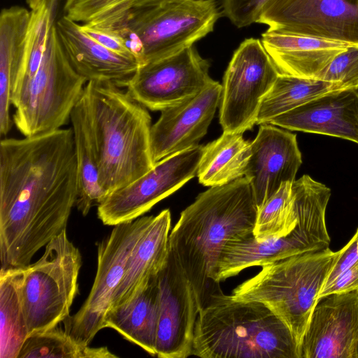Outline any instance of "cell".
<instances>
[{
  "instance_id": "obj_29",
  "label": "cell",
  "mask_w": 358,
  "mask_h": 358,
  "mask_svg": "<svg viewBox=\"0 0 358 358\" xmlns=\"http://www.w3.org/2000/svg\"><path fill=\"white\" fill-rule=\"evenodd\" d=\"M107 347L81 343L57 327L28 336L17 358H115Z\"/></svg>"
},
{
  "instance_id": "obj_6",
  "label": "cell",
  "mask_w": 358,
  "mask_h": 358,
  "mask_svg": "<svg viewBox=\"0 0 358 358\" xmlns=\"http://www.w3.org/2000/svg\"><path fill=\"white\" fill-rule=\"evenodd\" d=\"M339 250L329 248L284 258L262 266L231 296L266 305L289 328L299 346L319 294Z\"/></svg>"
},
{
  "instance_id": "obj_21",
  "label": "cell",
  "mask_w": 358,
  "mask_h": 358,
  "mask_svg": "<svg viewBox=\"0 0 358 358\" xmlns=\"http://www.w3.org/2000/svg\"><path fill=\"white\" fill-rule=\"evenodd\" d=\"M317 250H320V247L317 240L300 227L284 236L259 241L251 235L231 241L224 245L220 255L216 281L220 283L248 267L263 266L293 255Z\"/></svg>"
},
{
  "instance_id": "obj_1",
  "label": "cell",
  "mask_w": 358,
  "mask_h": 358,
  "mask_svg": "<svg viewBox=\"0 0 358 358\" xmlns=\"http://www.w3.org/2000/svg\"><path fill=\"white\" fill-rule=\"evenodd\" d=\"M78 196L71 128L0 143L1 269L23 268L66 230Z\"/></svg>"
},
{
  "instance_id": "obj_16",
  "label": "cell",
  "mask_w": 358,
  "mask_h": 358,
  "mask_svg": "<svg viewBox=\"0 0 358 358\" xmlns=\"http://www.w3.org/2000/svg\"><path fill=\"white\" fill-rule=\"evenodd\" d=\"M222 85L214 80L190 99L161 111L150 129L154 163L198 145L220 105Z\"/></svg>"
},
{
  "instance_id": "obj_31",
  "label": "cell",
  "mask_w": 358,
  "mask_h": 358,
  "mask_svg": "<svg viewBox=\"0 0 358 358\" xmlns=\"http://www.w3.org/2000/svg\"><path fill=\"white\" fill-rule=\"evenodd\" d=\"M134 0H66L63 15L80 24L115 14Z\"/></svg>"
},
{
  "instance_id": "obj_18",
  "label": "cell",
  "mask_w": 358,
  "mask_h": 358,
  "mask_svg": "<svg viewBox=\"0 0 358 358\" xmlns=\"http://www.w3.org/2000/svg\"><path fill=\"white\" fill-rule=\"evenodd\" d=\"M268 124L358 144V91L343 89L322 94L275 117Z\"/></svg>"
},
{
  "instance_id": "obj_27",
  "label": "cell",
  "mask_w": 358,
  "mask_h": 358,
  "mask_svg": "<svg viewBox=\"0 0 358 358\" xmlns=\"http://www.w3.org/2000/svg\"><path fill=\"white\" fill-rule=\"evenodd\" d=\"M23 270L1 269L0 358H17L29 336L20 292Z\"/></svg>"
},
{
  "instance_id": "obj_32",
  "label": "cell",
  "mask_w": 358,
  "mask_h": 358,
  "mask_svg": "<svg viewBox=\"0 0 358 358\" xmlns=\"http://www.w3.org/2000/svg\"><path fill=\"white\" fill-rule=\"evenodd\" d=\"M317 79L338 83L344 89L358 90V45L336 55Z\"/></svg>"
},
{
  "instance_id": "obj_36",
  "label": "cell",
  "mask_w": 358,
  "mask_h": 358,
  "mask_svg": "<svg viewBox=\"0 0 358 358\" xmlns=\"http://www.w3.org/2000/svg\"><path fill=\"white\" fill-rule=\"evenodd\" d=\"M358 289V262L348 268L330 284L323 287L319 299L334 293L349 292Z\"/></svg>"
},
{
  "instance_id": "obj_30",
  "label": "cell",
  "mask_w": 358,
  "mask_h": 358,
  "mask_svg": "<svg viewBox=\"0 0 358 358\" xmlns=\"http://www.w3.org/2000/svg\"><path fill=\"white\" fill-rule=\"evenodd\" d=\"M290 182L281 184L278 189L257 209L253 235L259 241L280 237L289 234L298 220L296 203Z\"/></svg>"
},
{
  "instance_id": "obj_13",
  "label": "cell",
  "mask_w": 358,
  "mask_h": 358,
  "mask_svg": "<svg viewBox=\"0 0 358 358\" xmlns=\"http://www.w3.org/2000/svg\"><path fill=\"white\" fill-rule=\"evenodd\" d=\"M257 22L271 29L358 43L356 0H268Z\"/></svg>"
},
{
  "instance_id": "obj_17",
  "label": "cell",
  "mask_w": 358,
  "mask_h": 358,
  "mask_svg": "<svg viewBox=\"0 0 358 358\" xmlns=\"http://www.w3.org/2000/svg\"><path fill=\"white\" fill-rule=\"evenodd\" d=\"M302 164L296 135L263 124L251 142L245 176L251 185L257 209L285 182H293Z\"/></svg>"
},
{
  "instance_id": "obj_23",
  "label": "cell",
  "mask_w": 358,
  "mask_h": 358,
  "mask_svg": "<svg viewBox=\"0 0 358 358\" xmlns=\"http://www.w3.org/2000/svg\"><path fill=\"white\" fill-rule=\"evenodd\" d=\"M171 222L169 209L153 217L127 260L110 309L128 301L145 282L163 268L169 253Z\"/></svg>"
},
{
  "instance_id": "obj_35",
  "label": "cell",
  "mask_w": 358,
  "mask_h": 358,
  "mask_svg": "<svg viewBox=\"0 0 358 358\" xmlns=\"http://www.w3.org/2000/svg\"><path fill=\"white\" fill-rule=\"evenodd\" d=\"M81 28L90 37L106 48L122 55L135 57L126 42L120 36L88 24H81Z\"/></svg>"
},
{
  "instance_id": "obj_5",
  "label": "cell",
  "mask_w": 358,
  "mask_h": 358,
  "mask_svg": "<svg viewBox=\"0 0 358 358\" xmlns=\"http://www.w3.org/2000/svg\"><path fill=\"white\" fill-rule=\"evenodd\" d=\"M220 15L217 0H134L86 24L122 38L141 66L193 45L213 30Z\"/></svg>"
},
{
  "instance_id": "obj_11",
  "label": "cell",
  "mask_w": 358,
  "mask_h": 358,
  "mask_svg": "<svg viewBox=\"0 0 358 358\" xmlns=\"http://www.w3.org/2000/svg\"><path fill=\"white\" fill-rule=\"evenodd\" d=\"M203 150L198 145L155 163L143 176L106 196L97 206L99 219L115 226L141 217L195 176Z\"/></svg>"
},
{
  "instance_id": "obj_7",
  "label": "cell",
  "mask_w": 358,
  "mask_h": 358,
  "mask_svg": "<svg viewBox=\"0 0 358 358\" xmlns=\"http://www.w3.org/2000/svg\"><path fill=\"white\" fill-rule=\"evenodd\" d=\"M87 83L67 58L54 24L38 69L12 93L13 123L24 136L61 129L70 120Z\"/></svg>"
},
{
  "instance_id": "obj_22",
  "label": "cell",
  "mask_w": 358,
  "mask_h": 358,
  "mask_svg": "<svg viewBox=\"0 0 358 358\" xmlns=\"http://www.w3.org/2000/svg\"><path fill=\"white\" fill-rule=\"evenodd\" d=\"M31 10L20 6L4 8L0 15V134L13 125L11 95L28 61L27 31Z\"/></svg>"
},
{
  "instance_id": "obj_3",
  "label": "cell",
  "mask_w": 358,
  "mask_h": 358,
  "mask_svg": "<svg viewBox=\"0 0 358 358\" xmlns=\"http://www.w3.org/2000/svg\"><path fill=\"white\" fill-rule=\"evenodd\" d=\"M83 96L105 196L133 182L155 165L147 108L115 83L90 80Z\"/></svg>"
},
{
  "instance_id": "obj_38",
  "label": "cell",
  "mask_w": 358,
  "mask_h": 358,
  "mask_svg": "<svg viewBox=\"0 0 358 358\" xmlns=\"http://www.w3.org/2000/svg\"><path fill=\"white\" fill-rule=\"evenodd\" d=\"M357 4L358 5V0H356Z\"/></svg>"
},
{
  "instance_id": "obj_9",
  "label": "cell",
  "mask_w": 358,
  "mask_h": 358,
  "mask_svg": "<svg viewBox=\"0 0 358 358\" xmlns=\"http://www.w3.org/2000/svg\"><path fill=\"white\" fill-rule=\"evenodd\" d=\"M153 217H139L115 225L98 245L97 269L90 292L80 310L63 322L65 331L77 341L90 345L106 328V318L127 260Z\"/></svg>"
},
{
  "instance_id": "obj_8",
  "label": "cell",
  "mask_w": 358,
  "mask_h": 358,
  "mask_svg": "<svg viewBox=\"0 0 358 358\" xmlns=\"http://www.w3.org/2000/svg\"><path fill=\"white\" fill-rule=\"evenodd\" d=\"M82 263L66 229L45 245L38 260L24 268L20 292L29 336L55 328L69 316Z\"/></svg>"
},
{
  "instance_id": "obj_2",
  "label": "cell",
  "mask_w": 358,
  "mask_h": 358,
  "mask_svg": "<svg viewBox=\"0 0 358 358\" xmlns=\"http://www.w3.org/2000/svg\"><path fill=\"white\" fill-rule=\"evenodd\" d=\"M257 214L245 176L210 187L180 213L169 234V248L189 281L200 310L223 293L215 278L223 248L253 235Z\"/></svg>"
},
{
  "instance_id": "obj_24",
  "label": "cell",
  "mask_w": 358,
  "mask_h": 358,
  "mask_svg": "<svg viewBox=\"0 0 358 358\" xmlns=\"http://www.w3.org/2000/svg\"><path fill=\"white\" fill-rule=\"evenodd\" d=\"M159 315V286L157 274L128 301L112 308L107 314L105 325L154 356Z\"/></svg>"
},
{
  "instance_id": "obj_12",
  "label": "cell",
  "mask_w": 358,
  "mask_h": 358,
  "mask_svg": "<svg viewBox=\"0 0 358 358\" xmlns=\"http://www.w3.org/2000/svg\"><path fill=\"white\" fill-rule=\"evenodd\" d=\"M209 68L208 61L192 45L140 66L124 87L146 108L162 111L190 99L211 84L214 80Z\"/></svg>"
},
{
  "instance_id": "obj_37",
  "label": "cell",
  "mask_w": 358,
  "mask_h": 358,
  "mask_svg": "<svg viewBox=\"0 0 358 358\" xmlns=\"http://www.w3.org/2000/svg\"><path fill=\"white\" fill-rule=\"evenodd\" d=\"M27 1L31 7H35L41 1V0H27Z\"/></svg>"
},
{
  "instance_id": "obj_10",
  "label": "cell",
  "mask_w": 358,
  "mask_h": 358,
  "mask_svg": "<svg viewBox=\"0 0 358 358\" xmlns=\"http://www.w3.org/2000/svg\"><path fill=\"white\" fill-rule=\"evenodd\" d=\"M279 74L262 41L251 38L240 44L223 77L220 102L223 132L252 129L262 101Z\"/></svg>"
},
{
  "instance_id": "obj_14",
  "label": "cell",
  "mask_w": 358,
  "mask_h": 358,
  "mask_svg": "<svg viewBox=\"0 0 358 358\" xmlns=\"http://www.w3.org/2000/svg\"><path fill=\"white\" fill-rule=\"evenodd\" d=\"M158 279L159 315L156 356L187 357L192 355L194 327L200 309L189 281L170 250Z\"/></svg>"
},
{
  "instance_id": "obj_15",
  "label": "cell",
  "mask_w": 358,
  "mask_h": 358,
  "mask_svg": "<svg viewBox=\"0 0 358 358\" xmlns=\"http://www.w3.org/2000/svg\"><path fill=\"white\" fill-rule=\"evenodd\" d=\"M299 358H358V289L318 299Z\"/></svg>"
},
{
  "instance_id": "obj_33",
  "label": "cell",
  "mask_w": 358,
  "mask_h": 358,
  "mask_svg": "<svg viewBox=\"0 0 358 358\" xmlns=\"http://www.w3.org/2000/svg\"><path fill=\"white\" fill-rule=\"evenodd\" d=\"M268 0H222L223 13L241 28L257 22L261 11Z\"/></svg>"
},
{
  "instance_id": "obj_26",
  "label": "cell",
  "mask_w": 358,
  "mask_h": 358,
  "mask_svg": "<svg viewBox=\"0 0 358 358\" xmlns=\"http://www.w3.org/2000/svg\"><path fill=\"white\" fill-rule=\"evenodd\" d=\"M70 121L78 172V196L76 206L82 215L85 216L106 196L99 182L95 150L83 94L71 113Z\"/></svg>"
},
{
  "instance_id": "obj_20",
  "label": "cell",
  "mask_w": 358,
  "mask_h": 358,
  "mask_svg": "<svg viewBox=\"0 0 358 358\" xmlns=\"http://www.w3.org/2000/svg\"><path fill=\"white\" fill-rule=\"evenodd\" d=\"M262 43L280 74L317 78L339 53L357 43L268 29Z\"/></svg>"
},
{
  "instance_id": "obj_34",
  "label": "cell",
  "mask_w": 358,
  "mask_h": 358,
  "mask_svg": "<svg viewBox=\"0 0 358 358\" xmlns=\"http://www.w3.org/2000/svg\"><path fill=\"white\" fill-rule=\"evenodd\" d=\"M339 252L323 287L330 284L343 272L358 262V228L352 238Z\"/></svg>"
},
{
  "instance_id": "obj_4",
  "label": "cell",
  "mask_w": 358,
  "mask_h": 358,
  "mask_svg": "<svg viewBox=\"0 0 358 358\" xmlns=\"http://www.w3.org/2000/svg\"><path fill=\"white\" fill-rule=\"evenodd\" d=\"M192 355L299 358V351L289 328L266 305L222 293L199 312Z\"/></svg>"
},
{
  "instance_id": "obj_28",
  "label": "cell",
  "mask_w": 358,
  "mask_h": 358,
  "mask_svg": "<svg viewBox=\"0 0 358 358\" xmlns=\"http://www.w3.org/2000/svg\"><path fill=\"white\" fill-rule=\"evenodd\" d=\"M343 89L338 83L279 74L272 87L262 101L256 124H268L275 117L288 112L317 96Z\"/></svg>"
},
{
  "instance_id": "obj_19",
  "label": "cell",
  "mask_w": 358,
  "mask_h": 358,
  "mask_svg": "<svg viewBox=\"0 0 358 358\" xmlns=\"http://www.w3.org/2000/svg\"><path fill=\"white\" fill-rule=\"evenodd\" d=\"M61 45L76 71L87 82L108 81L124 87L140 63L134 56L113 51L87 34L65 15L55 22Z\"/></svg>"
},
{
  "instance_id": "obj_25",
  "label": "cell",
  "mask_w": 358,
  "mask_h": 358,
  "mask_svg": "<svg viewBox=\"0 0 358 358\" xmlns=\"http://www.w3.org/2000/svg\"><path fill=\"white\" fill-rule=\"evenodd\" d=\"M243 134H223L203 146L196 175L204 186L229 183L245 176L251 156V142Z\"/></svg>"
}]
</instances>
